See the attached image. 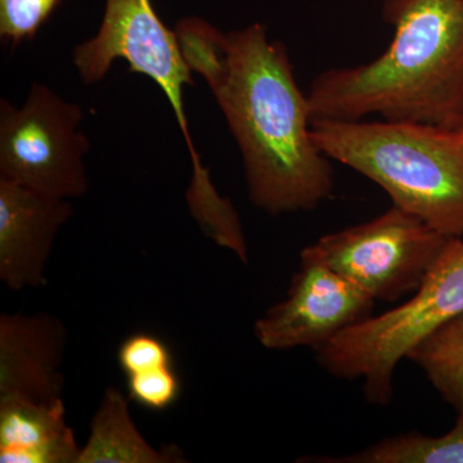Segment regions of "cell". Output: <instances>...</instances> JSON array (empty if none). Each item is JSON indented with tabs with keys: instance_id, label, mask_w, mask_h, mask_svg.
<instances>
[{
	"instance_id": "ac0fdd59",
	"label": "cell",
	"mask_w": 463,
	"mask_h": 463,
	"mask_svg": "<svg viewBox=\"0 0 463 463\" xmlns=\"http://www.w3.org/2000/svg\"><path fill=\"white\" fill-rule=\"evenodd\" d=\"M453 133H455L457 141L463 146V123L458 128H456V129H453Z\"/></svg>"
},
{
	"instance_id": "30bf717a",
	"label": "cell",
	"mask_w": 463,
	"mask_h": 463,
	"mask_svg": "<svg viewBox=\"0 0 463 463\" xmlns=\"http://www.w3.org/2000/svg\"><path fill=\"white\" fill-rule=\"evenodd\" d=\"M65 323L48 313L0 316V399L63 403Z\"/></svg>"
},
{
	"instance_id": "8fae6325",
	"label": "cell",
	"mask_w": 463,
	"mask_h": 463,
	"mask_svg": "<svg viewBox=\"0 0 463 463\" xmlns=\"http://www.w3.org/2000/svg\"><path fill=\"white\" fill-rule=\"evenodd\" d=\"M80 450L65 404L0 399V462L78 463Z\"/></svg>"
},
{
	"instance_id": "ba28073f",
	"label": "cell",
	"mask_w": 463,
	"mask_h": 463,
	"mask_svg": "<svg viewBox=\"0 0 463 463\" xmlns=\"http://www.w3.org/2000/svg\"><path fill=\"white\" fill-rule=\"evenodd\" d=\"M374 298L326 265L301 259L288 297L255 322V336L270 350L318 349L371 316Z\"/></svg>"
},
{
	"instance_id": "5bb4252c",
	"label": "cell",
	"mask_w": 463,
	"mask_h": 463,
	"mask_svg": "<svg viewBox=\"0 0 463 463\" xmlns=\"http://www.w3.org/2000/svg\"><path fill=\"white\" fill-rule=\"evenodd\" d=\"M407 359L425 373L457 413L463 411V315L422 340Z\"/></svg>"
},
{
	"instance_id": "5b68a950",
	"label": "cell",
	"mask_w": 463,
	"mask_h": 463,
	"mask_svg": "<svg viewBox=\"0 0 463 463\" xmlns=\"http://www.w3.org/2000/svg\"><path fill=\"white\" fill-rule=\"evenodd\" d=\"M130 65V72L147 76L163 90L187 143L192 176L187 191L194 214L210 212L222 203L194 148L184 109V88L194 85L192 70L183 56L175 32L157 16L151 0H106L105 17L94 38L78 45L74 63L84 83L102 80L115 60Z\"/></svg>"
},
{
	"instance_id": "52a82bcc",
	"label": "cell",
	"mask_w": 463,
	"mask_h": 463,
	"mask_svg": "<svg viewBox=\"0 0 463 463\" xmlns=\"http://www.w3.org/2000/svg\"><path fill=\"white\" fill-rule=\"evenodd\" d=\"M83 111L50 88L33 84L25 105L0 102V178L61 197L87 194L84 155L90 141L80 130Z\"/></svg>"
},
{
	"instance_id": "4fadbf2b",
	"label": "cell",
	"mask_w": 463,
	"mask_h": 463,
	"mask_svg": "<svg viewBox=\"0 0 463 463\" xmlns=\"http://www.w3.org/2000/svg\"><path fill=\"white\" fill-rule=\"evenodd\" d=\"M322 463H463V411L452 430L439 437L407 432L386 438L343 457H313L304 462Z\"/></svg>"
},
{
	"instance_id": "9c48e42d",
	"label": "cell",
	"mask_w": 463,
	"mask_h": 463,
	"mask_svg": "<svg viewBox=\"0 0 463 463\" xmlns=\"http://www.w3.org/2000/svg\"><path fill=\"white\" fill-rule=\"evenodd\" d=\"M69 200L0 178V279L12 291L41 288Z\"/></svg>"
},
{
	"instance_id": "277c9868",
	"label": "cell",
	"mask_w": 463,
	"mask_h": 463,
	"mask_svg": "<svg viewBox=\"0 0 463 463\" xmlns=\"http://www.w3.org/2000/svg\"><path fill=\"white\" fill-rule=\"evenodd\" d=\"M463 315V237L448 239L410 300L354 323L317 349V362L341 380H361L364 397L386 405L399 362L441 326Z\"/></svg>"
},
{
	"instance_id": "9a60e30c",
	"label": "cell",
	"mask_w": 463,
	"mask_h": 463,
	"mask_svg": "<svg viewBox=\"0 0 463 463\" xmlns=\"http://www.w3.org/2000/svg\"><path fill=\"white\" fill-rule=\"evenodd\" d=\"M60 0H0V35L18 43L33 38Z\"/></svg>"
},
{
	"instance_id": "7a4b0ae2",
	"label": "cell",
	"mask_w": 463,
	"mask_h": 463,
	"mask_svg": "<svg viewBox=\"0 0 463 463\" xmlns=\"http://www.w3.org/2000/svg\"><path fill=\"white\" fill-rule=\"evenodd\" d=\"M394 27L371 62L317 76L307 91L312 120L367 116L456 129L463 123V0H383Z\"/></svg>"
},
{
	"instance_id": "6da1fadb",
	"label": "cell",
	"mask_w": 463,
	"mask_h": 463,
	"mask_svg": "<svg viewBox=\"0 0 463 463\" xmlns=\"http://www.w3.org/2000/svg\"><path fill=\"white\" fill-rule=\"evenodd\" d=\"M183 56L205 79L236 139L249 196L270 215L313 212L334 191L330 158L313 136L307 93L288 51L254 24L224 33L201 18L176 25Z\"/></svg>"
},
{
	"instance_id": "8992f818",
	"label": "cell",
	"mask_w": 463,
	"mask_h": 463,
	"mask_svg": "<svg viewBox=\"0 0 463 463\" xmlns=\"http://www.w3.org/2000/svg\"><path fill=\"white\" fill-rule=\"evenodd\" d=\"M447 241L416 215L392 205L364 223L325 234L300 258L343 274L374 300L397 301L419 288Z\"/></svg>"
},
{
	"instance_id": "7c38bea8",
	"label": "cell",
	"mask_w": 463,
	"mask_h": 463,
	"mask_svg": "<svg viewBox=\"0 0 463 463\" xmlns=\"http://www.w3.org/2000/svg\"><path fill=\"white\" fill-rule=\"evenodd\" d=\"M187 462L178 447L157 449L137 428L129 399L109 386L91 420L90 438L81 447L78 463H175Z\"/></svg>"
},
{
	"instance_id": "3957f363",
	"label": "cell",
	"mask_w": 463,
	"mask_h": 463,
	"mask_svg": "<svg viewBox=\"0 0 463 463\" xmlns=\"http://www.w3.org/2000/svg\"><path fill=\"white\" fill-rule=\"evenodd\" d=\"M330 160L379 184L392 201L446 236L463 237V146L453 129L417 121H313Z\"/></svg>"
},
{
	"instance_id": "2e32d148",
	"label": "cell",
	"mask_w": 463,
	"mask_h": 463,
	"mask_svg": "<svg viewBox=\"0 0 463 463\" xmlns=\"http://www.w3.org/2000/svg\"><path fill=\"white\" fill-rule=\"evenodd\" d=\"M129 398L151 411H165L181 395V380L172 365L127 376Z\"/></svg>"
},
{
	"instance_id": "e0dca14e",
	"label": "cell",
	"mask_w": 463,
	"mask_h": 463,
	"mask_svg": "<svg viewBox=\"0 0 463 463\" xmlns=\"http://www.w3.org/2000/svg\"><path fill=\"white\" fill-rule=\"evenodd\" d=\"M118 361L125 376L146 373L155 368L173 364L169 346L151 334L130 335L118 350Z\"/></svg>"
}]
</instances>
